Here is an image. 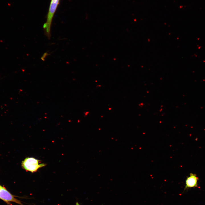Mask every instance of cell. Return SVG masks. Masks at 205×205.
I'll list each match as a JSON object with an SVG mask.
<instances>
[{"instance_id":"obj_6","label":"cell","mask_w":205,"mask_h":205,"mask_svg":"<svg viewBox=\"0 0 205 205\" xmlns=\"http://www.w3.org/2000/svg\"></svg>"},{"instance_id":"obj_3","label":"cell","mask_w":205,"mask_h":205,"mask_svg":"<svg viewBox=\"0 0 205 205\" xmlns=\"http://www.w3.org/2000/svg\"><path fill=\"white\" fill-rule=\"evenodd\" d=\"M0 199L7 203L12 202L20 205H23L20 200L15 198L6 188L1 185L0 186Z\"/></svg>"},{"instance_id":"obj_2","label":"cell","mask_w":205,"mask_h":205,"mask_svg":"<svg viewBox=\"0 0 205 205\" xmlns=\"http://www.w3.org/2000/svg\"><path fill=\"white\" fill-rule=\"evenodd\" d=\"M40 160L36 159L33 157H28L22 161V166L26 171L33 173L46 165V164L40 163Z\"/></svg>"},{"instance_id":"obj_1","label":"cell","mask_w":205,"mask_h":205,"mask_svg":"<svg viewBox=\"0 0 205 205\" xmlns=\"http://www.w3.org/2000/svg\"><path fill=\"white\" fill-rule=\"evenodd\" d=\"M60 0H51L47 16L46 21L43 25V28L46 36L50 39V29L52 19L59 3Z\"/></svg>"},{"instance_id":"obj_5","label":"cell","mask_w":205,"mask_h":205,"mask_svg":"<svg viewBox=\"0 0 205 205\" xmlns=\"http://www.w3.org/2000/svg\"><path fill=\"white\" fill-rule=\"evenodd\" d=\"M75 205H80L79 203L78 202H77L76 203Z\"/></svg>"},{"instance_id":"obj_4","label":"cell","mask_w":205,"mask_h":205,"mask_svg":"<svg viewBox=\"0 0 205 205\" xmlns=\"http://www.w3.org/2000/svg\"><path fill=\"white\" fill-rule=\"evenodd\" d=\"M198 178L195 174L191 173L187 177L185 181L184 190L189 188L196 187L198 186Z\"/></svg>"}]
</instances>
